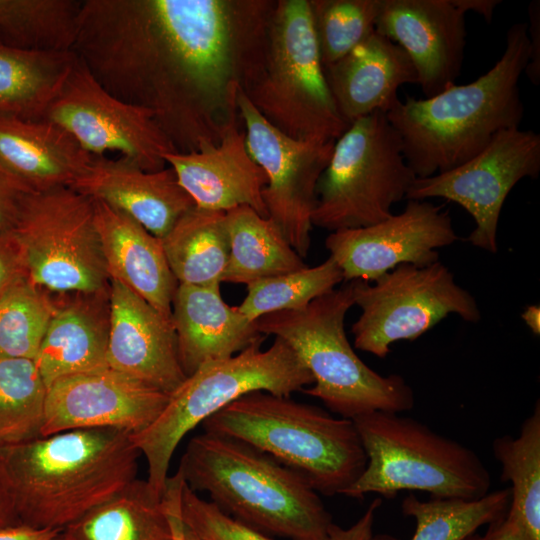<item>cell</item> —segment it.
<instances>
[{
    "label": "cell",
    "mask_w": 540,
    "mask_h": 540,
    "mask_svg": "<svg viewBox=\"0 0 540 540\" xmlns=\"http://www.w3.org/2000/svg\"><path fill=\"white\" fill-rule=\"evenodd\" d=\"M277 0H82L73 51L178 152L217 144L261 76Z\"/></svg>",
    "instance_id": "1"
},
{
    "label": "cell",
    "mask_w": 540,
    "mask_h": 540,
    "mask_svg": "<svg viewBox=\"0 0 540 540\" xmlns=\"http://www.w3.org/2000/svg\"><path fill=\"white\" fill-rule=\"evenodd\" d=\"M132 434L72 429L0 446L20 523L62 530L136 479Z\"/></svg>",
    "instance_id": "2"
},
{
    "label": "cell",
    "mask_w": 540,
    "mask_h": 540,
    "mask_svg": "<svg viewBox=\"0 0 540 540\" xmlns=\"http://www.w3.org/2000/svg\"><path fill=\"white\" fill-rule=\"evenodd\" d=\"M529 59L526 22L507 31L504 51L476 80L423 99H398L386 113L417 178L453 169L481 152L524 116L519 81Z\"/></svg>",
    "instance_id": "3"
},
{
    "label": "cell",
    "mask_w": 540,
    "mask_h": 540,
    "mask_svg": "<svg viewBox=\"0 0 540 540\" xmlns=\"http://www.w3.org/2000/svg\"><path fill=\"white\" fill-rule=\"evenodd\" d=\"M178 471L231 517L290 540H327L332 517L298 473L257 448L226 436H194Z\"/></svg>",
    "instance_id": "4"
},
{
    "label": "cell",
    "mask_w": 540,
    "mask_h": 540,
    "mask_svg": "<svg viewBox=\"0 0 540 540\" xmlns=\"http://www.w3.org/2000/svg\"><path fill=\"white\" fill-rule=\"evenodd\" d=\"M201 425L204 432L240 440L270 455L324 496L342 495L367 463L352 419L290 396L254 391Z\"/></svg>",
    "instance_id": "5"
},
{
    "label": "cell",
    "mask_w": 540,
    "mask_h": 540,
    "mask_svg": "<svg viewBox=\"0 0 540 540\" xmlns=\"http://www.w3.org/2000/svg\"><path fill=\"white\" fill-rule=\"evenodd\" d=\"M352 306L349 281L304 308L264 315L255 325L262 335L279 337L294 350L313 378L312 387L302 392L339 417L353 420L375 411L412 409L414 393L402 376L381 375L355 353L345 331Z\"/></svg>",
    "instance_id": "6"
},
{
    "label": "cell",
    "mask_w": 540,
    "mask_h": 540,
    "mask_svg": "<svg viewBox=\"0 0 540 540\" xmlns=\"http://www.w3.org/2000/svg\"><path fill=\"white\" fill-rule=\"evenodd\" d=\"M258 341L238 354L208 362L169 395L158 417L132 435L147 462V482L162 496L171 458L185 435L238 398L254 391L290 396L313 384L294 350L275 337L266 350Z\"/></svg>",
    "instance_id": "7"
},
{
    "label": "cell",
    "mask_w": 540,
    "mask_h": 540,
    "mask_svg": "<svg viewBox=\"0 0 540 540\" xmlns=\"http://www.w3.org/2000/svg\"><path fill=\"white\" fill-rule=\"evenodd\" d=\"M353 421L367 463L343 496L362 499L374 493L391 499L415 490L471 500L489 493L490 473L471 448L400 413L375 411Z\"/></svg>",
    "instance_id": "8"
},
{
    "label": "cell",
    "mask_w": 540,
    "mask_h": 540,
    "mask_svg": "<svg viewBox=\"0 0 540 540\" xmlns=\"http://www.w3.org/2000/svg\"><path fill=\"white\" fill-rule=\"evenodd\" d=\"M245 93L294 139L336 141L349 127L326 81L309 0L276 1L263 72Z\"/></svg>",
    "instance_id": "9"
},
{
    "label": "cell",
    "mask_w": 540,
    "mask_h": 540,
    "mask_svg": "<svg viewBox=\"0 0 540 540\" xmlns=\"http://www.w3.org/2000/svg\"><path fill=\"white\" fill-rule=\"evenodd\" d=\"M416 178L386 113L368 114L335 141L318 181L312 224L334 232L385 220Z\"/></svg>",
    "instance_id": "10"
},
{
    "label": "cell",
    "mask_w": 540,
    "mask_h": 540,
    "mask_svg": "<svg viewBox=\"0 0 540 540\" xmlns=\"http://www.w3.org/2000/svg\"><path fill=\"white\" fill-rule=\"evenodd\" d=\"M9 233L37 287L55 294L109 287L93 200L73 188L29 192Z\"/></svg>",
    "instance_id": "11"
},
{
    "label": "cell",
    "mask_w": 540,
    "mask_h": 540,
    "mask_svg": "<svg viewBox=\"0 0 540 540\" xmlns=\"http://www.w3.org/2000/svg\"><path fill=\"white\" fill-rule=\"evenodd\" d=\"M350 282L354 305L361 309L351 327L354 346L379 358L389 354L393 343L419 338L449 314L471 323L481 319L474 296L440 260L423 267L398 265L372 285Z\"/></svg>",
    "instance_id": "12"
},
{
    "label": "cell",
    "mask_w": 540,
    "mask_h": 540,
    "mask_svg": "<svg viewBox=\"0 0 540 540\" xmlns=\"http://www.w3.org/2000/svg\"><path fill=\"white\" fill-rule=\"evenodd\" d=\"M45 119L63 127L91 155L118 152L145 171L165 168V156L178 152L150 110L106 90L78 56Z\"/></svg>",
    "instance_id": "13"
},
{
    "label": "cell",
    "mask_w": 540,
    "mask_h": 540,
    "mask_svg": "<svg viewBox=\"0 0 540 540\" xmlns=\"http://www.w3.org/2000/svg\"><path fill=\"white\" fill-rule=\"evenodd\" d=\"M237 108L248 151L267 177L262 197L268 217L296 253L306 257L311 247L317 185L335 141L285 135L260 114L244 90L238 94Z\"/></svg>",
    "instance_id": "14"
},
{
    "label": "cell",
    "mask_w": 540,
    "mask_h": 540,
    "mask_svg": "<svg viewBox=\"0 0 540 540\" xmlns=\"http://www.w3.org/2000/svg\"><path fill=\"white\" fill-rule=\"evenodd\" d=\"M540 172V135L520 127L498 134L481 152L448 171L416 178L408 200L444 198L464 208L475 229L467 240L497 253V230L503 204L514 186Z\"/></svg>",
    "instance_id": "15"
},
{
    "label": "cell",
    "mask_w": 540,
    "mask_h": 540,
    "mask_svg": "<svg viewBox=\"0 0 540 540\" xmlns=\"http://www.w3.org/2000/svg\"><path fill=\"white\" fill-rule=\"evenodd\" d=\"M457 240L448 210L426 200H408L401 213L378 223L330 232L325 247L344 281L373 282L401 264H433L439 261L437 250Z\"/></svg>",
    "instance_id": "16"
},
{
    "label": "cell",
    "mask_w": 540,
    "mask_h": 540,
    "mask_svg": "<svg viewBox=\"0 0 540 540\" xmlns=\"http://www.w3.org/2000/svg\"><path fill=\"white\" fill-rule=\"evenodd\" d=\"M169 395L109 367L67 376L47 388L41 436L109 428L136 435L161 413Z\"/></svg>",
    "instance_id": "17"
},
{
    "label": "cell",
    "mask_w": 540,
    "mask_h": 540,
    "mask_svg": "<svg viewBox=\"0 0 540 540\" xmlns=\"http://www.w3.org/2000/svg\"><path fill=\"white\" fill-rule=\"evenodd\" d=\"M375 30L406 52L425 98L455 84L467 32L454 0H382Z\"/></svg>",
    "instance_id": "18"
},
{
    "label": "cell",
    "mask_w": 540,
    "mask_h": 540,
    "mask_svg": "<svg viewBox=\"0 0 540 540\" xmlns=\"http://www.w3.org/2000/svg\"><path fill=\"white\" fill-rule=\"evenodd\" d=\"M108 367L168 395L187 378L172 319L110 279Z\"/></svg>",
    "instance_id": "19"
},
{
    "label": "cell",
    "mask_w": 540,
    "mask_h": 540,
    "mask_svg": "<svg viewBox=\"0 0 540 540\" xmlns=\"http://www.w3.org/2000/svg\"><path fill=\"white\" fill-rule=\"evenodd\" d=\"M70 187L128 215L159 239L196 206L170 166L145 171L121 156H93Z\"/></svg>",
    "instance_id": "20"
},
{
    "label": "cell",
    "mask_w": 540,
    "mask_h": 540,
    "mask_svg": "<svg viewBox=\"0 0 540 540\" xmlns=\"http://www.w3.org/2000/svg\"><path fill=\"white\" fill-rule=\"evenodd\" d=\"M238 124V120L233 122L217 144L169 153L165 161L196 207L226 212L248 206L267 218L262 197L267 177L250 155L245 131Z\"/></svg>",
    "instance_id": "21"
},
{
    "label": "cell",
    "mask_w": 540,
    "mask_h": 540,
    "mask_svg": "<svg viewBox=\"0 0 540 540\" xmlns=\"http://www.w3.org/2000/svg\"><path fill=\"white\" fill-rule=\"evenodd\" d=\"M171 319L186 376L208 362L232 357L266 337L257 330L255 321L223 300L220 283L178 284Z\"/></svg>",
    "instance_id": "22"
},
{
    "label": "cell",
    "mask_w": 540,
    "mask_h": 540,
    "mask_svg": "<svg viewBox=\"0 0 540 540\" xmlns=\"http://www.w3.org/2000/svg\"><path fill=\"white\" fill-rule=\"evenodd\" d=\"M57 295L34 358L47 388L58 379L108 367L109 287L94 293Z\"/></svg>",
    "instance_id": "23"
},
{
    "label": "cell",
    "mask_w": 540,
    "mask_h": 540,
    "mask_svg": "<svg viewBox=\"0 0 540 540\" xmlns=\"http://www.w3.org/2000/svg\"><path fill=\"white\" fill-rule=\"evenodd\" d=\"M342 119L350 125L376 111L387 113L399 99L398 89L417 84L406 52L376 30L337 62L324 67Z\"/></svg>",
    "instance_id": "24"
},
{
    "label": "cell",
    "mask_w": 540,
    "mask_h": 540,
    "mask_svg": "<svg viewBox=\"0 0 540 540\" xmlns=\"http://www.w3.org/2000/svg\"><path fill=\"white\" fill-rule=\"evenodd\" d=\"M95 224L107 272L171 318L178 282L167 262L161 239L128 215L93 200Z\"/></svg>",
    "instance_id": "25"
},
{
    "label": "cell",
    "mask_w": 540,
    "mask_h": 540,
    "mask_svg": "<svg viewBox=\"0 0 540 540\" xmlns=\"http://www.w3.org/2000/svg\"><path fill=\"white\" fill-rule=\"evenodd\" d=\"M92 159L53 121L0 115V165L33 191L70 187Z\"/></svg>",
    "instance_id": "26"
},
{
    "label": "cell",
    "mask_w": 540,
    "mask_h": 540,
    "mask_svg": "<svg viewBox=\"0 0 540 540\" xmlns=\"http://www.w3.org/2000/svg\"><path fill=\"white\" fill-rule=\"evenodd\" d=\"M76 60L73 50L24 49L0 37V115L44 119Z\"/></svg>",
    "instance_id": "27"
},
{
    "label": "cell",
    "mask_w": 540,
    "mask_h": 540,
    "mask_svg": "<svg viewBox=\"0 0 540 540\" xmlns=\"http://www.w3.org/2000/svg\"><path fill=\"white\" fill-rule=\"evenodd\" d=\"M57 540H171L162 496L135 479L66 526Z\"/></svg>",
    "instance_id": "28"
},
{
    "label": "cell",
    "mask_w": 540,
    "mask_h": 540,
    "mask_svg": "<svg viewBox=\"0 0 540 540\" xmlns=\"http://www.w3.org/2000/svg\"><path fill=\"white\" fill-rule=\"evenodd\" d=\"M229 259L222 282H254L307 267L275 222L248 206L225 212Z\"/></svg>",
    "instance_id": "29"
},
{
    "label": "cell",
    "mask_w": 540,
    "mask_h": 540,
    "mask_svg": "<svg viewBox=\"0 0 540 540\" xmlns=\"http://www.w3.org/2000/svg\"><path fill=\"white\" fill-rule=\"evenodd\" d=\"M161 241L178 284L222 283L229 259L225 212L195 206Z\"/></svg>",
    "instance_id": "30"
},
{
    "label": "cell",
    "mask_w": 540,
    "mask_h": 540,
    "mask_svg": "<svg viewBox=\"0 0 540 540\" xmlns=\"http://www.w3.org/2000/svg\"><path fill=\"white\" fill-rule=\"evenodd\" d=\"M494 457L501 465V481L509 482L507 515L530 540H540V404L523 421L517 437L493 440Z\"/></svg>",
    "instance_id": "31"
},
{
    "label": "cell",
    "mask_w": 540,
    "mask_h": 540,
    "mask_svg": "<svg viewBox=\"0 0 540 540\" xmlns=\"http://www.w3.org/2000/svg\"><path fill=\"white\" fill-rule=\"evenodd\" d=\"M510 489L489 492L477 499L434 498L422 501L407 495L401 510L416 522L411 540H464L483 525L504 516L510 505ZM370 540H397L388 534L373 535Z\"/></svg>",
    "instance_id": "32"
},
{
    "label": "cell",
    "mask_w": 540,
    "mask_h": 540,
    "mask_svg": "<svg viewBox=\"0 0 540 540\" xmlns=\"http://www.w3.org/2000/svg\"><path fill=\"white\" fill-rule=\"evenodd\" d=\"M82 0H0V37L19 48L72 50Z\"/></svg>",
    "instance_id": "33"
},
{
    "label": "cell",
    "mask_w": 540,
    "mask_h": 540,
    "mask_svg": "<svg viewBox=\"0 0 540 540\" xmlns=\"http://www.w3.org/2000/svg\"><path fill=\"white\" fill-rule=\"evenodd\" d=\"M47 386L32 359H0V446L41 436Z\"/></svg>",
    "instance_id": "34"
},
{
    "label": "cell",
    "mask_w": 540,
    "mask_h": 540,
    "mask_svg": "<svg viewBox=\"0 0 540 540\" xmlns=\"http://www.w3.org/2000/svg\"><path fill=\"white\" fill-rule=\"evenodd\" d=\"M27 276L0 295V359L37 355L54 313V299Z\"/></svg>",
    "instance_id": "35"
},
{
    "label": "cell",
    "mask_w": 540,
    "mask_h": 540,
    "mask_svg": "<svg viewBox=\"0 0 540 540\" xmlns=\"http://www.w3.org/2000/svg\"><path fill=\"white\" fill-rule=\"evenodd\" d=\"M342 281L341 269L329 256L317 266L247 285V294L237 307L249 320L256 321L267 314L304 308L334 290Z\"/></svg>",
    "instance_id": "36"
},
{
    "label": "cell",
    "mask_w": 540,
    "mask_h": 540,
    "mask_svg": "<svg viewBox=\"0 0 540 540\" xmlns=\"http://www.w3.org/2000/svg\"><path fill=\"white\" fill-rule=\"evenodd\" d=\"M382 0H309L323 67L368 38L376 28Z\"/></svg>",
    "instance_id": "37"
},
{
    "label": "cell",
    "mask_w": 540,
    "mask_h": 540,
    "mask_svg": "<svg viewBox=\"0 0 540 540\" xmlns=\"http://www.w3.org/2000/svg\"><path fill=\"white\" fill-rule=\"evenodd\" d=\"M185 526L202 540H271L263 532L231 517L200 498L185 483L181 496Z\"/></svg>",
    "instance_id": "38"
},
{
    "label": "cell",
    "mask_w": 540,
    "mask_h": 540,
    "mask_svg": "<svg viewBox=\"0 0 540 540\" xmlns=\"http://www.w3.org/2000/svg\"><path fill=\"white\" fill-rule=\"evenodd\" d=\"M31 190L0 165V233L14 228L26 196Z\"/></svg>",
    "instance_id": "39"
},
{
    "label": "cell",
    "mask_w": 540,
    "mask_h": 540,
    "mask_svg": "<svg viewBox=\"0 0 540 540\" xmlns=\"http://www.w3.org/2000/svg\"><path fill=\"white\" fill-rule=\"evenodd\" d=\"M184 483L181 473L177 470L174 475L168 476L162 492V504L168 520L171 540H187L181 514V496Z\"/></svg>",
    "instance_id": "40"
},
{
    "label": "cell",
    "mask_w": 540,
    "mask_h": 540,
    "mask_svg": "<svg viewBox=\"0 0 540 540\" xmlns=\"http://www.w3.org/2000/svg\"><path fill=\"white\" fill-rule=\"evenodd\" d=\"M26 276L21 254L10 233H0V295Z\"/></svg>",
    "instance_id": "41"
},
{
    "label": "cell",
    "mask_w": 540,
    "mask_h": 540,
    "mask_svg": "<svg viewBox=\"0 0 540 540\" xmlns=\"http://www.w3.org/2000/svg\"><path fill=\"white\" fill-rule=\"evenodd\" d=\"M527 31L529 37V59L524 74L533 85L540 84V1L528 5Z\"/></svg>",
    "instance_id": "42"
},
{
    "label": "cell",
    "mask_w": 540,
    "mask_h": 540,
    "mask_svg": "<svg viewBox=\"0 0 540 540\" xmlns=\"http://www.w3.org/2000/svg\"><path fill=\"white\" fill-rule=\"evenodd\" d=\"M382 504L381 497H376L364 514L350 527L342 528L332 523L327 540H370L373 536V525L376 513Z\"/></svg>",
    "instance_id": "43"
},
{
    "label": "cell",
    "mask_w": 540,
    "mask_h": 540,
    "mask_svg": "<svg viewBox=\"0 0 540 540\" xmlns=\"http://www.w3.org/2000/svg\"><path fill=\"white\" fill-rule=\"evenodd\" d=\"M59 529L37 528L18 523L0 528V540H53Z\"/></svg>",
    "instance_id": "44"
},
{
    "label": "cell",
    "mask_w": 540,
    "mask_h": 540,
    "mask_svg": "<svg viewBox=\"0 0 540 540\" xmlns=\"http://www.w3.org/2000/svg\"><path fill=\"white\" fill-rule=\"evenodd\" d=\"M484 540H530L507 513L488 525Z\"/></svg>",
    "instance_id": "45"
},
{
    "label": "cell",
    "mask_w": 540,
    "mask_h": 540,
    "mask_svg": "<svg viewBox=\"0 0 540 540\" xmlns=\"http://www.w3.org/2000/svg\"><path fill=\"white\" fill-rule=\"evenodd\" d=\"M18 523L20 522L16 513L14 499L0 466V528Z\"/></svg>",
    "instance_id": "46"
},
{
    "label": "cell",
    "mask_w": 540,
    "mask_h": 540,
    "mask_svg": "<svg viewBox=\"0 0 540 540\" xmlns=\"http://www.w3.org/2000/svg\"><path fill=\"white\" fill-rule=\"evenodd\" d=\"M456 5L466 14L469 11L481 15L487 22L492 20L494 10L500 0H454Z\"/></svg>",
    "instance_id": "47"
},
{
    "label": "cell",
    "mask_w": 540,
    "mask_h": 540,
    "mask_svg": "<svg viewBox=\"0 0 540 540\" xmlns=\"http://www.w3.org/2000/svg\"><path fill=\"white\" fill-rule=\"evenodd\" d=\"M522 319L530 328L533 334H540V307L538 305L528 306L521 314Z\"/></svg>",
    "instance_id": "48"
},
{
    "label": "cell",
    "mask_w": 540,
    "mask_h": 540,
    "mask_svg": "<svg viewBox=\"0 0 540 540\" xmlns=\"http://www.w3.org/2000/svg\"><path fill=\"white\" fill-rule=\"evenodd\" d=\"M185 533H186V539L187 540H202L194 532L189 530L186 526H185Z\"/></svg>",
    "instance_id": "49"
},
{
    "label": "cell",
    "mask_w": 540,
    "mask_h": 540,
    "mask_svg": "<svg viewBox=\"0 0 540 540\" xmlns=\"http://www.w3.org/2000/svg\"><path fill=\"white\" fill-rule=\"evenodd\" d=\"M464 540H484V539H483V536H480V535L474 533V534L468 536L467 538H465Z\"/></svg>",
    "instance_id": "50"
},
{
    "label": "cell",
    "mask_w": 540,
    "mask_h": 540,
    "mask_svg": "<svg viewBox=\"0 0 540 540\" xmlns=\"http://www.w3.org/2000/svg\"><path fill=\"white\" fill-rule=\"evenodd\" d=\"M53 540H57L56 537Z\"/></svg>",
    "instance_id": "51"
}]
</instances>
